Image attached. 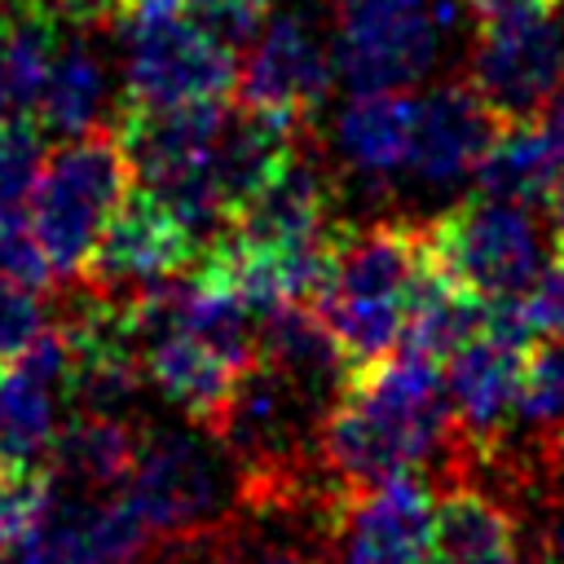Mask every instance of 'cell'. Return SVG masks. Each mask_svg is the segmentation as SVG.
<instances>
[{
	"mask_svg": "<svg viewBox=\"0 0 564 564\" xmlns=\"http://www.w3.org/2000/svg\"><path fill=\"white\" fill-rule=\"evenodd\" d=\"M520 423L538 432H564V339H542V348L529 352Z\"/></svg>",
	"mask_w": 564,
	"mask_h": 564,
	"instance_id": "cell-29",
	"label": "cell"
},
{
	"mask_svg": "<svg viewBox=\"0 0 564 564\" xmlns=\"http://www.w3.org/2000/svg\"><path fill=\"white\" fill-rule=\"evenodd\" d=\"M48 145L40 119L0 123V212H26V198L44 172Z\"/></svg>",
	"mask_w": 564,
	"mask_h": 564,
	"instance_id": "cell-27",
	"label": "cell"
},
{
	"mask_svg": "<svg viewBox=\"0 0 564 564\" xmlns=\"http://www.w3.org/2000/svg\"><path fill=\"white\" fill-rule=\"evenodd\" d=\"M220 564H317V560L291 533H247L225 551Z\"/></svg>",
	"mask_w": 564,
	"mask_h": 564,
	"instance_id": "cell-33",
	"label": "cell"
},
{
	"mask_svg": "<svg viewBox=\"0 0 564 564\" xmlns=\"http://www.w3.org/2000/svg\"><path fill=\"white\" fill-rule=\"evenodd\" d=\"M57 44V22L44 9L18 4L0 13V123L35 119Z\"/></svg>",
	"mask_w": 564,
	"mask_h": 564,
	"instance_id": "cell-25",
	"label": "cell"
},
{
	"mask_svg": "<svg viewBox=\"0 0 564 564\" xmlns=\"http://www.w3.org/2000/svg\"><path fill=\"white\" fill-rule=\"evenodd\" d=\"M410 128L414 93H348L330 110L326 150L361 194H392L405 185Z\"/></svg>",
	"mask_w": 564,
	"mask_h": 564,
	"instance_id": "cell-18",
	"label": "cell"
},
{
	"mask_svg": "<svg viewBox=\"0 0 564 564\" xmlns=\"http://www.w3.org/2000/svg\"><path fill=\"white\" fill-rule=\"evenodd\" d=\"M546 560L542 564H564V467L555 476V502H551V520H546Z\"/></svg>",
	"mask_w": 564,
	"mask_h": 564,
	"instance_id": "cell-35",
	"label": "cell"
},
{
	"mask_svg": "<svg viewBox=\"0 0 564 564\" xmlns=\"http://www.w3.org/2000/svg\"><path fill=\"white\" fill-rule=\"evenodd\" d=\"M115 93H119V62H110V53L88 31H70L53 53L35 119L57 141L88 137L101 132Z\"/></svg>",
	"mask_w": 564,
	"mask_h": 564,
	"instance_id": "cell-20",
	"label": "cell"
},
{
	"mask_svg": "<svg viewBox=\"0 0 564 564\" xmlns=\"http://www.w3.org/2000/svg\"><path fill=\"white\" fill-rule=\"evenodd\" d=\"M286 128L225 110V101L141 110L128 123L123 150L145 198L167 207L198 242L229 234L238 207L286 163Z\"/></svg>",
	"mask_w": 564,
	"mask_h": 564,
	"instance_id": "cell-1",
	"label": "cell"
},
{
	"mask_svg": "<svg viewBox=\"0 0 564 564\" xmlns=\"http://www.w3.org/2000/svg\"><path fill=\"white\" fill-rule=\"evenodd\" d=\"M75 414V344L48 326L0 366V471L48 467Z\"/></svg>",
	"mask_w": 564,
	"mask_h": 564,
	"instance_id": "cell-12",
	"label": "cell"
},
{
	"mask_svg": "<svg viewBox=\"0 0 564 564\" xmlns=\"http://www.w3.org/2000/svg\"><path fill=\"white\" fill-rule=\"evenodd\" d=\"M520 339L524 335L507 317V308H494L489 326H480L467 344H458L441 361L449 414L463 436L498 441L520 419L524 370H529V352L520 348Z\"/></svg>",
	"mask_w": 564,
	"mask_h": 564,
	"instance_id": "cell-16",
	"label": "cell"
},
{
	"mask_svg": "<svg viewBox=\"0 0 564 564\" xmlns=\"http://www.w3.org/2000/svg\"><path fill=\"white\" fill-rule=\"evenodd\" d=\"M326 410V392L260 361L234 383L216 419L242 476H286V467L300 463L313 441H322Z\"/></svg>",
	"mask_w": 564,
	"mask_h": 564,
	"instance_id": "cell-13",
	"label": "cell"
},
{
	"mask_svg": "<svg viewBox=\"0 0 564 564\" xmlns=\"http://www.w3.org/2000/svg\"><path fill=\"white\" fill-rule=\"evenodd\" d=\"M339 84L330 31L300 4L273 9L238 62V106L278 123L300 128Z\"/></svg>",
	"mask_w": 564,
	"mask_h": 564,
	"instance_id": "cell-11",
	"label": "cell"
},
{
	"mask_svg": "<svg viewBox=\"0 0 564 564\" xmlns=\"http://www.w3.org/2000/svg\"><path fill=\"white\" fill-rule=\"evenodd\" d=\"M132 198V163L123 141L101 132L66 137L48 150L44 172L26 198V225L57 278L84 273L119 207Z\"/></svg>",
	"mask_w": 564,
	"mask_h": 564,
	"instance_id": "cell-7",
	"label": "cell"
},
{
	"mask_svg": "<svg viewBox=\"0 0 564 564\" xmlns=\"http://www.w3.org/2000/svg\"><path fill=\"white\" fill-rule=\"evenodd\" d=\"M507 317L520 326V335L564 339V251H555L529 282V291L516 304H507Z\"/></svg>",
	"mask_w": 564,
	"mask_h": 564,
	"instance_id": "cell-30",
	"label": "cell"
},
{
	"mask_svg": "<svg viewBox=\"0 0 564 564\" xmlns=\"http://www.w3.org/2000/svg\"><path fill=\"white\" fill-rule=\"evenodd\" d=\"M40 330H48L40 291L18 286V282H0V366L9 357H18Z\"/></svg>",
	"mask_w": 564,
	"mask_h": 564,
	"instance_id": "cell-32",
	"label": "cell"
},
{
	"mask_svg": "<svg viewBox=\"0 0 564 564\" xmlns=\"http://www.w3.org/2000/svg\"><path fill=\"white\" fill-rule=\"evenodd\" d=\"M551 234L555 225L542 220L533 203L476 189L436 220L432 260L449 282H458L476 300L507 308L529 291V282L555 256Z\"/></svg>",
	"mask_w": 564,
	"mask_h": 564,
	"instance_id": "cell-10",
	"label": "cell"
},
{
	"mask_svg": "<svg viewBox=\"0 0 564 564\" xmlns=\"http://www.w3.org/2000/svg\"><path fill=\"white\" fill-rule=\"evenodd\" d=\"M132 326L141 344L145 383L194 419H216L234 383L256 361L251 304L216 273H181L176 282L137 295Z\"/></svg>",
	"mask_w": 564,
	"mask_h": 564,
	"instance_id": "cell-2",
	"label": "cell"
},
{
	"mask_svg": "<svg viewBox=\"0 0 564 564\" xmlns=\"http://www.w3.org/2000/svg\"><path fill=\"white\" fill-rule=\"evenodd\" d=\"M542 119H546V128H551V137H555V150H560V172H555V185H551V225H555V234L564 238V93L542 110Z\"/></svg>",
	"mask_w": 564,
	"mask_h": 564,
	"instance_id": "cell-34",
	"label": "cell"
},
{
	"mask_svg": "<svg viewBox=\"0 0 564 564\" xmlns=\"http://www.w3.org/2000/svg\"><path fill=\"white\" fill-rule=\"evenodd\" d=\"M454 414L445 397V370L436 357L397 348L375 366H361L339 388L322 419L317 454L344 485H370L383 476L423 471L441 458Z\"/></svg>",
	"mask_w": 564,
	"mask_h": 564,
	"instance_id": "cell-3",
	"label": "cell"
},
{
	"mask_svg": "<svg viewBox=\"0 0 564 564\" xmlns=\"http://www.w3.org/2000/svg\"><path fill=\"white\" fill-rule=\"evenodd\" d=\"M75 22H97V18H110V13H119L128 0H57Z\"/></svg>",
	"mask_w": 564,
	"mask_h": 564,
	"instance_id": "cell-36",
	"label": "cell"
},
{
	"mask_svg": "<svg viewBox=\"0 0 564 564\" xmlns=\"http://www.w3.org/2000/svg\"><path fill=\"white\" fill-rule=\"evenodd\" d=\"M53 264L44 247L35 242L22 212H0V282H18L31 291H44L53 282Z\"/></svg>",
	"mask_w": 564,
	"mask_h": 564,
	"instance_id": "cell-31",
	"label": "cell"
},
{
	"mask_svg": "<svg viewBox=\"0 0 564 564\" xmlns=\"http://www.w3.org/2000/svg\"><path fill=\"white\" fill-rule=\"evenodd\" d=\"M467 22V0H335V75L348 93H414L445 66Z\"/></svg>",
	"mask_w": 564,
	"mask_h": 564,
	"instance_id": "cell-6",
	"label": "cell"
},
{
	"mask_svg": "<svg viewBox=\"0 0 564 564\" xmlns=\"http://www.w3.org/2000/svg\"><path fill=\"white\" fill-rule=\"evenodd\" d=\"M494 119L498 115L471 84H432L414 93L405 189L423 198H445L463 185H476L485 150L498 132Z\"/></svg>",
	"mask_w": 564,
	"mask_h": 564,
	"instance_id": "cell-14",
	"label": "cell"
},
{
	"mask_svg": "<svg viewBox=\"0 0 564 564\" xmlns=\"http://www.w3.org/2000/svg\"><path fill=\"white\" fill-rule=\"evenodd\" d=\"M203 242L154 198L137 194L119 207V216L110 220V229L101 234L88 273L106 286V291H123V295H150L167 282H176L194 251Z\"/></svg>",
	"mask_w": 564,
	"mask_h": 564,
	"instance_id": "cell-19",
	"label": "cell"
},
{
	"mask_svg": "<svg viewBox=\"0 0 564 564\" xmlns=\"http://www.w3.org/2000/svg\"><path fill=\"white\" fill-rule=\"evenodd\" d=\"M256 348H260V361L304 379L317 392H330L348 366L339 339L330 335V326L313 300H291V304L264 308L260 326H256Z\"/></svg>",
	"mask_w": 564,
	"mask_h": 564,
	"instance_id": "cell-22",
	"label": "cell"
},
{
	"mask_svg": "<svg viewBox=\"0 0 564 564\" xmlns=\"http://www.w3.org/2000/svg\"><path fill=\"white\" fill-rule=\"evenodd\" d=\"M432 273V242L401 225H370L335 242L313 304L322 308L348 366H375L405 344L410 308Z\"/></svg>",
	"mask_w": 564,
	"mask_h": 564,
	"instance_id": "cell-4",
	"label": "cell"
},
{
	"mask_svg": "<svg viewBox=\"0 0 564 564\" xmlns=\"http://www.w3.org/2000/svg\"><path fill=\"white\" fill-rule=\"evenodd\" d=\"M555 4H560V9H564V0H555Z\"/></svg>",
	"mask_w": 564,
	"mask_h": 564,
	"instance_id": "cell-37",
	"label": "cell"
},
{
	"mask_svg": "<svg viewBox=\"0 0 564 564\" xmlns=\"http://www.w3.org/2000/svg\"><path fill=\"white\" fill-rule=\"evenodd\" d=\"M137 441L141 436L128 427L123 414L79 410L53 449V463H48L53 480L75 494H110V489L128 485Z\"/></svg>",
	"mask_w": 564,
	"mask_h": 564,
	"instance_id": "cell-23",
	"label": "cell"
},
{
	"mask_svg": "<svg viewBox=\"0 0 564 564\" xmlns=\"http://www.w3.org/2000/svg\"><path fill=\"white\" fill-rule=\"evenodd\" d=\"M242 467L220 432L198 423H159L141 432L123 498L150 524L154 538H189L212 529L238 494Z\"/></svg>",
	"mask_w": 564,
	"mask_h": 564,
	"instance_id": "cell-9",
	"label": "cell"
},
{
	"mask_svg": "<svg viewBox=\"0 0 564 564\" xmlns=\"http://www.w3.org/2000/svg\"><path fill=\"white\" fill-rule=\"evenodd\" d=\"M494 304L476 300L471 291H463L458 282H449L441 269L427 278V286L419 291L414 308H410V326H405V344L414 352H427L436 361H445L458 344H467L480 326H489Z\"/></svg>",
	"mask_w": 564,
	"mask_h": 564,
	"instance_id": "cell-26",
	"label": "cell"
},
{
	"mask_svg": "<svg viewBox=\"0 0 564 564\" xmlns=\"http://www.w3.org/2000/svg\"><path fill=\"white\" fill-rule=\"evenodd\" d=\"M264 4H273V0H264Z\"/></svg>",
	"mask_w": 564,
	"mask_h": 564,
	"instance_id": "cell-38",
	"label": "cell"
},
{
	"mask_svg": "<svg viewBox=\"0 0 564 564\" xmlns=\"http://www.w3.org/2000/svg\"><path fill=\"white\" fill-rule=\"evenodd\" d=\"M432 564H529L511 511L485 489H449L436 502Z\"/></svg>",
	"mask_w": 564,
	"mask_h": 564,
	"instance_id": "cell-21",
	"label": "cell"
},
{
	"mask_svg": "<svg viewBox=\"0 0 564 564\" xmlns=\"http://www.w3.org/2000/svg\"><path fill=\"white\" fill-rule=\"evenodd\" d=\"M150 524L128 498L75 494L57 485V502L0 564H137L150 546Z\"/></svg>",
	"mask_w": 564,
	"mask_h": 564,
	"instance_id": "cell-17",
	"label": "cell"
},
{
	"mask_svg": "<svg viewBox=\"0 0 564 564\" xmlns=\"http://www.w3.org/2000/svg\"><path fill=\"white\" fill-rule=\"evenodd\" d=\"M560 172V150L542 115L533 119H507V128L494 132L485 163L476 172V189L516 198V203H546Z\"/></svg>",
	"mask_w": 564,
	"mask_h": 564,
	"instance_id": "cell-24",
	"label": "cell"
},
{
	"mask_svg": "<svg viewBox=\"0 0 564 564\" xmlns=\"http://www.w3.org/2000/svg\"><path fill=\"white\" fill-rule=\"evenodd\" d=\"M57 502V480L40 471H0V555L35 533Z\"/></svg>",
	"mask_w": 564,
	"mask_h": 564,
	"instance_id": "cell-28",
	"label": "cell"
},
{
	"mask_svg": "<svg viewBox=\"0 0 564 564\" xmlns=\"http://www.w3.org/2000/svg\"><path fill=\"white\" fill-rule=\"evenodd\" d=\"M471 88L498 119H533L564 93V9L555 0H467Z\"/></svg>",
	"mask_w": 564,
	"mask_h": 564,
	"instance_id": "cell-8",
	"label": "cell"
},
{
	"mask_svg": "<svg viewBox=\"0 0 564 564\" xmlns=\"http://www.w3.org/2000/svg\"><path fill=\"white\" fill-rule=\"evenodd\" d=\"M436 502L419 471L357 485L330 533L335 564H432Z\"/></svg>",
	"mask_w": 564,
	"mask_h": 564,
	"instance_id": "cell-15",
	"label": "cell"
},
{
	"mask_svg": "<svg viewBox=\"0 0 564 564\" xmlns=\"http://www.w3.org/2000/svg\"><path fill=\"white\" fill-rule=\"evenodd\" d=\"M119 93L141 110L225 101L238 88L242 53L220 40L189 0H128L119 9Z\"/></svg>",
	"mask_w": 564,
	"mask_h": 564,
	"instance_id": "cell-5",
	"label": "cell"
}]
</instances>
